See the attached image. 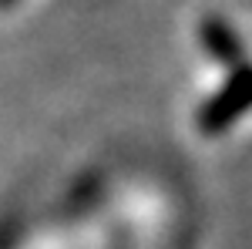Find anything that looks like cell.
<instances>
[{"mask_svg": "<svg viewBox=\"0 0 252 249\" xmlns=\"http://www.w3.org/2000/svg\"><path fill=\"white\" fill-rule=\"evenodd\" d=\"M198 34H202V44H205V51H209L212 58L225 61V64H232V61L242 58V44H239V34H235V31L229 27V24H225V20L205 17V20H202V27H198Z\"/></svg>", "mask_w": 252, "mask_h": 249, "instance_id": "obj_2", "label": "cell"}, {"mask_svg": "<svg viewBox=\"0 0 252 249\" xmlns=\"http://www.w3.org/2000/svg\"><path fill=\"white\" fill-rule=\"evenodd\" d=\"M7 3H14V0H0V7H7Z\"/></svg>", "mask_w": 252, "mask_h": 249, "instance_id": "obj_3", "label": "cell"}, {"mask_svg": "<svg viewBox=\"0 0 252 249\" xmlns=\"http://www.w3.org/2000/svg\"><path fill=\"white\" fill-rule=\"evenodd\" d=\"M249 108H252V64H242V68L222 84V91L202 108L198 128L205 135H219L222 128H229L239 115H246Z\"/></svg>", "mask_w": 252, "mask_h": 249, "instance_id": "obj_1", "label": "cell"}]
</instances>
